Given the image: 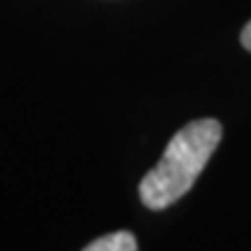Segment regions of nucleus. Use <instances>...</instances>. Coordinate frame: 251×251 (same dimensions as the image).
<instances>
[{"mask_svg":"<svg viewBox=\"0 0 251 251\" xmlns=\"http://www.w3.org/2000/svg\"><path fill=\"white\" fill-rule=\"evenodd\" d=\"M224 128L216 119H196L172 135L161 161L140 181V200L147 209L161 212L193 188L200 172L216 151Z\"/></svg>","mask_w":251,"mask_h":251,"instance_id":"f257e3e1","label":"nucleus"},{"mask_svg":"<svg viewBox=\"0 0 251 251\" xmlns=\"http://www.w3.org/2000/svg\"><path fill=\"white\" fill-rule=\"evenodd\" d=\"M84 251H137V240L130 230H117L100 235L98 240L86 244Z\"/></svg>","mask_w":251,"mask_h":251,"instance_id":"f03ea898","label":"nucleus"},{"mask_svg":"<svg viewBox=\"0 0 251 251\" xmlns=\"http://www.w3.org/2000/svg\"><path fill=\"white\" fill-rule=\"evenodd\" d=\"M240 42H242V47L247 49V51H251V21L242 28V35H240Z\"/></svg>","mask_w":251,"mask_h":251,"instance_id":"7ed1b4c3","label":"nucleus"}]
</instances>
